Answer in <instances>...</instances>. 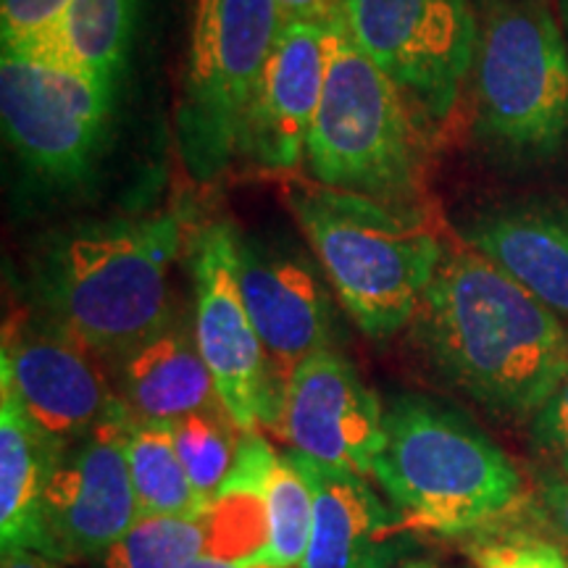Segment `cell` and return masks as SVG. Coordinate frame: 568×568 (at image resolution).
Segmentation results:
<instances>
[{"label": "cell", "instance_id": "cell-9", "mask_svg": "<svg viewBox=\"0 0 568 568\" xmlns=\"http://www.w3.org/2000/svg\"><path fill=\"white\" fill-rule=\"evenodd\" d=\"M353 38L416 119L439 124L464 95L477 40L471 0H343Z\"/></svg>", "mask_w": 568, "mask_h": 568}, {"label": "cell", "instance_id": "cell-11", "mask_svg": "<svg viewBox=\"0 0 568 568\" xmlns=\"http://www.w3.org/2000/svg\"><path fill=\"white\" fill-rule=\"evenodd\" d=\"M130 408L119 406L90 435L63 447L45 495V535L53 560H98L140 521L126 426Z\"/></svg>", "mask_w": 568, "mask_h": 568}, {"label": "cell", "instance_id": "cell-14", "mask_svg": "<svg viewBox=\"0 0 568 568\" xmlns=\"http://www.w3.org/2000/svg\"><path fill=\"white\" fill-rule=\"evenodd\" d=\"M0 385L9 387L32 422L61 445L90 435L119 406L92 355L53 324H13L6 329Z\"/></svg>", "mask_w": 568, "mask_h": 568}, {"label": "cell", "instance_id": "cell-4", "mask_svg": "<svg viewBox=\"0 0 568 568\" xmlns=\"http://www.w3.org/2000/svg\"><path fill=\"white\" fill-rule=\"evenodd\" d=\"M406 527L466 535L508 516L524 481L506 453L458 408L397 395L372 468Z\"/></svg>", "mask_w": 568, "mask_h": 568}, {"label": "cell", "instance_id": "cell-25", "mask_svg": "<svg viewBox=\"0 0 568 568\" xmlns=\"http://www.w3.org/2000/svg\"><path fill=\"white\" fill-rule=\"evenodd\" d=\"M535 456L552 468L550 477L568 481V374L542 408L531 416Z\"/></svg>", "mask_w": 568, "mask_h": 568}, {"label": "cell", "instance_id": "cell-5", "mask_svg": "<svg viewBox=\"0 0 568 568\" xmlns=\"http://www.w3.org/2000/svg\"><path fill=\"white\" fill-rule=\"evenodd\" d=\"M468 74L474 134L510 166L568 151V45L548 0H477Z\"/></svg>", "mask_w": 568, "mask_h": 568}, {"label": "cell", "instance_id": "cell-13", "mask_svg": "<svg viewBox=\"0 0 568 568\" xmlns=\"http://www.w3.org/2000/svg\"><path fill=\"white\" fill-rule=\"evenodd\" d=\"M237 276L245 308L280 379L332 351L335 308L322 274L301 251L266 237H237Z\"/></svg>", "mask_w": 568, "mask_h": 568}, {"label": "cell", "instance_id": "cell-20", "mask_svg": "<svg viewBox=\"0 0 568 568\" xmlns=\"http://www.w3.org/2000/svg\"><path fill=\"white\" fill-rule=\"evenodd\" d=\"M134 13L138 0H69L51 30L17 48H34L71 69L119 84L130 59Z\"/></svg>", "mask_w": 568, "mask_h": 568}, {"label": "cell", "instance_id": "cell-21", "mask_svg": "<svg viewBox=\"0 0 568 568\" xmlns=\"http://www.w3.org/2000/svg\"><path fill=\"white\" fill-rule=\"evenodd\" d=\"M124 447L140 518L203 516L205 503L197 497L176 453L172 422H145L132 416Z\"/></svg>", "mask_w": 568, "mask_h": 568}, {"label": "cell", "instance_id": "cell-26", "mask_svg": "<svg viewBox=\"0 0 568 568\" xmlns=\"http://www.w3.org/2000/svg\"><path fill=\"white\" fill-rule=\"evenodd\" d=\"M479 568H568L564 550L535 535H506L479 545Z\"/></svg>", "mask_w": 568, "mask_h": 568}, {"label": "cell", "instance_id": "cell-31", "mask_svg": "<svg viewBox=\"0 0 568 568\" xmlns=\"http://www.w3.org/2000/svg\"><path fill=\"white\" fill-rule=\"evenodd\" d=\"M187 568H247V566L240 564V560H226V558L209 556V552H203V556H197Z\"/></svg>", "mask_w": 568, "mask_h": 568}, {"label": "cell", "instance_id": "cell-10", "mask_svg": "<svg viewBox=\"0 0 568 568\" xmlns=\"http://www.w3.org/2000/svg\"><path fill=\"white\" fill-rule=\"evenodd\" d=\"M195 343L219 400L243 435L280 429L287 382L280 379L247 314L237 276V237L230 224H211L193 245Z\"/></svg>", "mask_w": 568, "mask_h": 568}, {"label": "cell", "instance_id": "cell-30", "mask_svg": "<svg viewBox=\"0 0 568 568\" xmlns=\"http://www.w3.org/2000/svg\"><path fill=\"white\" fill-rule=\"evenodd\" d=\"M0 568H59V560L42 556V552H34V550L13 548V550H3V564H0Z\"/></svg>", "mask_w": 568, "mask_h": 568}, {"label": "cell", "instance_id": "cell-6", "mask_svg": "<svg viewBox=\"0 0 568 568\" xmlns=\"http://www.w3.org/2000/svg\"><path fill=\"white\" fill-rule=\"evenodd\" d=\"M305 169L324 187L410 205L422 182L414 111L347 27L326 24V77L305 142Z\"/></svg>", "mask_w": 568, "mask_h": 568}, {"label": "cell", "instance_id": "cell-16", "mask_svg": "<svg viewBox=\"0 0 568 568\" xmlns=\"http://www.w3.org/2000/svg\"><path fill=\"white\" fill-rule=\"evenodd\" d=\"M460 243L485 255L552 314L568 316V205H495L460 226Z\"/></svg>", "mask_w": 568, "mask_h": 568}, {"label": "cell", "instance_id": "cell-1", "mask_svg": "<svg viewBox=\"0 0 568 568\" xmlns=\"http://www.w3.org/2000/svg\"><path fill=\"white\" fill-rule=\"evenodd\" d=\"M414 322L437 372L497 416H535L568 374L558 314L466 245L445 247Z\"/></svg>", "mask_w": 568, "mask_h": 568}, {"label": "cell", "instance_id": "cell-32", "mask_svg": "<svg viewBox=\"0 0 568 568\" xmlns=\"http://www.w3.org/2000/svg\"><path fill=\"white\" fill-rule=\"evenodd\" d=\"M382 568H443V566H437L435 560H426V558H416V556H397V558H393L389 560V564H385Z\"/></svg>", "mask_w": 568, "mask_h": 568}, {"label": "cell", "instance_id": "cell-12", "mask_svg": "<svg viewBox=\"0 0 568 568\" xmlns=\"http://www.w3.org/2000/svg\"><path fill=\"white\" fill-rule=\"evenodd\" d=\"M280 432L303 456L366 477L385 439V408L351 361L322 351L290 374Z\"/></svg>", "mask_w": 568, "mask_h": 568}, {"label": "cell", "instance_id": "cell-24", "mask_svg": "<svg viewBox=\"0 0 568 568\" xmlns=\"http://www.w3.org/2000/svg\"><path fill=\"white\" fill-rule=\"evenodd\" d=\"M174 424V445L180 460L193 481L197 497L209 503L216 489L230 477L240 443L234 435H243L226 410L184 416ZM243 439V437H240Z\"/></svg>", "mask_w": 568, "mask_h": 568}, {"label": "cell", "instance_id": "cell-15", "mask_svg": "<svg viewBox=\"0 0 568 568\" xmlns=\"http://www.w3.org/2000/svg\"><path fill=\"white\" fill-rule=\"evenodd\" d=\"M326 24H282L245 119L243 159L272 174L295 172L305 161V142L322 103L326 77Z\"/></svg>", "mask_w": 568, "mask_h": 568}, {"label": "cell", "instance_id": "cell-23", "mask_svg": "<svg viewBox=\"0 0 568 568\" xmlns=\"http://www.w3.org/2000/svg\"><path fill=\"white\" fill-rule=\"evenodd\" d=\"M209 548L203 518H140L98 558L101 568H187Z\"/></svg>", "mask_w": 568, "mask_h": 568}, {"label": "cell", "instance_id": "cell-7", "mask_svg": "<svg viewBox=\"0 0 568 568\" xmlns=\"http://www.w3.org/2000/svg\"><path fill=\"white\" fill-rule=\"evenodd\" d=\"M282 24L276 0H195L176 109L180 151L195 180L243 159L247 109Z\"/></svg>", "mask_w": 568, "mask_h": 568}, {"label": "cell", "instance_id": "cell-17", "mask_svg": "<svg viewBox=\"0 0 568 568\" xmlns=\"http://www.w3.org/2000/svg\"><path fill=\"white\" fill-rule=\"evenodd\" d=\"M314 489V531L301 568H382L400 556L393 531L400 521L364 477L290 450Z\"/></svg>", "mask_w": 568, "mask_h": 568}, {"label": "cell", "instance_id": "cell-18", "mask_svg": "<svg viewBox=\"0 0 568 568\" xmlns=\"http://www.w3.org/2000/svg\"><path fill=\"white\" fill-rule=\"evenodd\" d=\"M32 422L19 397L0 385V542L51 558L45 535V495L63 453Z\"/></svg>", "mask_w": 568, "mask_h": 568}, {"label": "cell", "instance_id": "cell-8", "mask_svg": "<svg viewBox=\"0 0 568 568\" xmlns=\"http://www.w3.org/2000/svg\"><path fill=\"white\" fill-rule=\"evenodd\" d=\"M116 88L34 48H3L0 119L30 176L51 187L88 180L109 138Z\"/></svg>", "mask_w": 568, "mask_h": 568}, {"label": "cell", "instance_id": "cell-27", "mask_svg": "<svg viewBox=\"0 0 568 568\" xmlns=\"http://www.w3.org/2000/svg\"><path fill=\"white\" fill-rule=\"evenodd\" d=\"M69 0H0V45L38 40L59 21Z\"/></svg>", "mask_w": 568, "mask_h": 568}, {"label": "cell", "instance_id": "cell-28", "mask_svg": "<svg viewBox=\"0 0 568 568\" xmlns=\"http://www.w3.org/2000/svg\"><path fill=\"white\" fill-rule=\"evenodd\" d=\"M542 506L548 510L552 527L568 542V481L558 477H545L542 481Z\"/></svg>", "mask_w": 568, "mask_h": 568}, {"label": "cell", "instance_id": "cell-3", "mask_svg": "<svg viewBox=\"0 0 568 568\" xmlns=\"http://www.w3.org/2000/svg\"><path fill=\"white\" fill-rule=\"evenodd\" d=\"M287 205L364 335L385 339L414 322L445 253L422 211L314 180L290 184Z\"/></svg>", "mask_w": 568, "mask_h": 568}, {"label": "cell", "instance_id": "cell-22", "mask_svg": "<svg viewBox=\"0 0 568 568\" xmlns=\"http://www.w3.org/2000/svg\"><path fill=\"white\" fill-rule=\"evenodd\" d=\"M264 548L243 560L247 568H301L314 531V489L293 458L276 453L264 487Z\"/></svg>", "mask_w": 568, "mask_h": 568}, {"label": "cell", "instance_id": "cell-19", "mask_svg": "<svg viewBox=\"0 0 568 568\" xmlns=\"http://www.w3.org/2000/svg\"><path fill=\"white\" fill-rule=\"evenodd\" d=\"M122 403L134 418L180 422L224 410L195 332L169 322L122 364Z\"/></svg>", "mask_w": 568, "mask_h": 568}, {"label": "cell", "instance_id": "cell-29", "mask_svg": "<svg viewBox=\"0 0 568 568\" xmlns=\"http://www.w3.org/2000/svg\"><path fill=\"white\" fill-rule=\"evenodd\" d=\"M284 21H329L343 9V0H276Z\"/></svg>", "mask_w": 568, "mask_h": 568}, {"label": "cell", "instance_id": "cell-33", "mask_svg": "<svg viewBox=\"0 0 568 568\" xmlns=\"http://www.w3.org/2000/svg\"><path fill=\"white\" fill-rule=\"evenodd\" d=\"M560 27H564L566 45H568V0H560Z\"/></svg>", "mask_w": 568, "mask_h": 568}, {"label": "cell", "instance_id": "cell-2", "mask_svg": "<svg viewBox=\"0 0 568 568\" xmlns=\"http://www.w3.org/2000/svg\"><path fill=\"white\" fill-rule=\"evenodd\" d=\"M180 243L176 211L67 234L40 276L51 324L95 358L124 364L172 322L169 274Z\"/></svg>", "mask_w": 568, "mask_h": 568}]
</instances>
